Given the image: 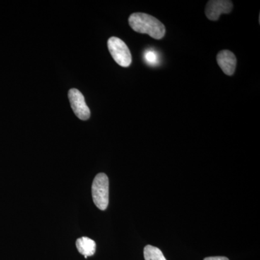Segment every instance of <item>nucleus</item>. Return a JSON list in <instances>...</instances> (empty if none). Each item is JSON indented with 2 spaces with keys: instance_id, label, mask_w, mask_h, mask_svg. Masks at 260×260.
Here are the masks:
<instances>
[{
  "instance_id": "f257e3e1",
  "label": "nucleus",
  "mask_w": 260,
  "mask_h": 260,
  "mask_svg": "<svg viewBox=\"0 0 260 260\" xmlns=\"http://www.w3.org/2000/svg\"><path fill=\"white\" fill-rule=\"evenodd\" d=\"M129 24L135 32L148 34L157 40L162 39L166 34L165 25L155 17L146 13H133L129 16Z\"/></svg>"
},
{
  "instance_id": "f03ea898",
  "label": "nucleus",
  "mask_w": 260,
  "mask_h": 260,
  "mask_svg": "<svg viewBox=\"0 0 260 260\" xmlns=\"http://www.w3.org/2000/svg\"><path fill=\"white\" fill-rule=\"evenodd\" d=\"M109 178L104 173L98 174L92 184V197L94 204L101 210H105L109 205Z\"/></svg>"
},
{
  "instance_id": "7ed1b4c3",
  "label": "nucleus",
  "mask_w": 260,
  "mask_h": 260,
  "mask_svg": "<svg viewBox=\"0 0 260 260\" xmlns=\"http://www.w3.org/2000/svg\"><path fill=\"white\" fill-rule=\"evenodd\" d=\"M108 48L113 59L123 68L132 64V54L125 43L117 37H111L108 40Z\"/></svg>"
},
{
  "instance_id": "20e7f679",
  "label": "nucleus",
  "mask_w": 260,
  "mask_h": 260,
  "mask_svg": "<svg viewBox=\"0 0 260 260\" xmlns=\"http://www.w3.org/2000/svg\"><path fill=\"white\" fill-rule=\"evenodd\" d=\"M68 97H69L70 105L75 115L81 120H88L90 116V111L85 103V98L81 92L76 88L70 89L68 93Z\"/></svg>"
},
{
  "instance_id": "39448f33",
  "label": "nucleus",
  "mask_w": 260,
  "mask_h": 260,
  "mask_svg": "<svg viewBox=\"0 0 260 260\" xmlns=\"http://www.w3.org/2000/svg\"><path fill=\"white\" fill-rule=\"evenodd\" d=\"M233 6L232 2L229 0H210L205 7V15L209 20L216 21L220 15L230 13Z\"/></svg>"
},
{
  "instance_id": "423d86ee",
  "label": "nucleus",
  "mask_w": 260,
  "mask_h": 260,
  "mask_svg": "<svg viewBox=\"0 0 260 260\" xmlns=\"http://www.w3.org/2000/svg\"><path fill=\"white\" fill-rule=\"evenodd\" d=\"M217 62L222 71L225 75L232 76L235 73L237 68V58L232 51L222 50L218 53L216 57Z\"/></svg>"
},
{
  "instance_id": "0eeeda50",
  "label": "nucleus",
  "mask_w": 260,
  "mask_h": 260,
  "mask_svg": "<svg viewBox=\"0 0 260 260\" xmlns=\"http://www.w3.org/2000/svg\"><path fill=\"white\" fill-rule=\"evenodd\" d=\"M76 246L80 254H83L85 258L93 256L95 252L96 244L93 239L88 237H82L77 239Z\"/></svg>"
},
{
  "instance_id": "6e6552de",
  "label": "nucleus",
  "mask_w": 260,
  "mask_h": 260,
  "mask_svg": "<svg viewBox=\"0 0 260 260\" xmlns=\"http://www.w3.org/2000/svg\"><path fill=\"white\" fill-rule=\"evenodd\" d=\"M144 257L145 260H167L158 248L151 245L144 248Z\"/></svg>"
},
{
  "instance_id": "1a4fd4ad",
  "label": "nucleus",
  "mask_w": 260,
  "mask_h": 260,
  "mask_svg": "<svg viewBox=\"0 0 260 260\" xmlns=\"http://www.w3.org/2000/svg\"><path fill=\"white\" fill-rule=\"evenodd\" d=\"M145 59L147 64L150 66H155L159 63V56L158 52L153 49H148L145 52Z\"/></svg>"
},
{
  "instance_id": "9d476101",
  "label": "nucleus",
  "mask_w": 260,
  "mask_h": 260,
  "mask_svg": "<svg viewBox=\"0 0 260 260\" xmlns=\"http://www.w3.org/2000/svg\"><path fill=\"white\" fill-rule=\"evenodd\" d=\"M204 260H229L225 256H210V257L205 258Z\"/></svg>"
}]
</instances>
